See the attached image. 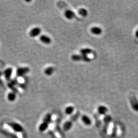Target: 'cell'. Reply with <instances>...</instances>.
<instances>
[{"label":"cell","instance_id":"5","mask_svg":"<svg viewBox=\"0 0 138 138\" xmlns=\"http://www.w3.org/2000/svg\"><path fill=\"white\" fill-rule=\"evenodd\" d=\"M41 29L39 27H34L30 31L29 35L32 38H35L41 34Z\"/></svg>","mask_w":138,"mask_h":138},{"label":"cell","instance_id":"3","mask_svg":"<svg viewBox=\"0 0 138 138\" xmlns=\"http://www.w3.org/2000/svg\"><path fill=\"white\" fill-rule=\"evenodd\" d=\"M13 130L15 133H21L23 130V128L21 126L15 122H9L7 124Z\"/></svg>","mask_w":138,"mask_h":138},{"label":"cell","instance_id":"17","mask_svg":"<svg viewBox=\"0 0 138 138\" xmlns=\"http://www.w3.org/2000/svg\"><path fill=\"white\" fill-rule=\"evenodd\" d=\"M71 59L74 61H79L82 60V55L81 54H74L72 55Z\"/></svg>","mask_w":138,"mask_h":138},{"label":"cell","instance_id":"11","mask_svg":"<svg viewBox=\"0 0 138 138\" xmlns=\"http://www.w3.org/2000/svg\"><path fill=\"white\" fill-rule=\"evenodd\" d=\"M82 121L86 125H90L92 124L91 119L86 115H84L82 117Z\"/></svg>","mask_w":138,"mask_h":138},{"label":"cell","instance_id":"15","mask_svg":"<svg viewBox=\"0 0 138 138\" xmlns=\"http://www.w3.org/2000/svg\"><path fill=\"white\" fill-rule=\"evenodd\" d=\"M92 52L93 51H92V49L90 48H84V49H81V50H80V52L81 55H87V56H88V54L92 53Z\"/></svg>","mask_w":138,"mask_h":138},{"label":"cell","instance_id":"10","mask_svg":"<svg viewBox=\"0 0 138 138\" xmlns=\"http://www.w3.org/2000/svg\"><path fill=\"white\" fill-rule=\"evenodd\" d=\"M107 108L103 105H100L98 108V112L99 114L101 115H103L106 114V113L107 112Z\"/></svg>","mask_w":138,"mask_h":138},{"label":"cell","instance_id":"16","mask_svg":"<svg viewBox=\"0 0 138 138\" xmlns=\"http://www.w3.org/2000/svg\"><path fill=\"white\" fill-rule=\"evenodd\" d=\"M17 98V95L16 93H14L13 92H10L8 94L7 96V98L9 101H14L15 99H16Z\"/></svg>","mask_w":138,"mask_h":138},{"label":"cell","instance_id":"21","mask_svg":"<svg viewBox=\"0 0 138 138\" xmlns=\"http://www.w3.org/2000/svg\"><path fill=\"white\" fill-rule=\"evenodd\" d=\"M74 110V108L72 106H69L67 107L66 109L65 112L67 115H71L73 113Z\"/></svg>","mask_w":138,"mask_h":138},{"label":"cell","instance_id":"6","mask_svg":"<svg viewBox=\"0 0 138 138\" xmlns=\"http://www.w3.org/2000/svg\"><path fill=\"white\" fill-rule=\"evenodd\" d=\"M39 40L41 42L46 45L50 44L51 42V39L46 35H42L40 36Z\"/></svg>","mask_w":138,"mask_h":138},{"label":"cell","instance_id":"19","mask_svg":"<svg viewBox=\"0 0 138 138\" xmlns=\"http://www.w3.org/2000/svg\"><path fill=\"white\" fill-rule=\"evenodd\" d=\"M3 128H4V130L7 131L8 133L9 134H15V132L12 130V129L11 128L10 126H9L8 125V124H5L4 125V127H3Z\"/></svg>","mask_w":138,"mask_h":138},{"label":"cell","instance_id":"13","mask_svg":"<svg viewBox=\"0 0 138 138\" xmlns=\"http://www.w3.org/2000/svg\"><path fill=\"white\" fill-rule=\"evenodd\" d=\"M49 124L45 122H43L42 123L39 125V130L41 132H44L49 127Z\"/></svg>","mask_w":138,"mask_h":138},{"label":"cell","instance_id":"18","mask_svg":"<svg viewBox=\"0 0 138 138\" xmlns=\"http://www.w3.org/2000/svg\"><path fill=\"white\" fill-rule=\"evenodd\" d=\"M78 13L82 17H86L88 15V11L85 8H80L78 10Z\"/></svg>","mask_w":138,"mask_h":138},{"label":"cell","instance_id":"24","mask_svg":"<svg viewBox=\"0 0 138 138\" xmlns=\"http://www.w3.org/2000/svg\"><path fill=\"white\" fill-rule=\"evenodd\" d=\"M15 134H16V137L17 138H23L22 134H21V133H16Z\"/></svg>","mask_w":138,"mask_h":138},{"label":"cell","instance_id":"4","mask_svg":"<svg viewBox=\"0 0 138 138\" xmlns=\"http://www.w3.org/2000/svg\"><path fill=\"white\" fill-rule=\"evenodd\" d=\"M30 69L28 67H21L17 71V75L18 77H23L29 73Z\"/></svg>","mask_w":138,"mask_h":138},{"label":"cell","instance_id":"14","mask_svg":"<svg viewBox=\"0 0 138 138\" xmlns=\"http://www.w3.org/2000/svg\"><path fill=\"white\" fill-rule=\"evenodd\" d=\"M54 72V68L52 67H49L46 68L45 70V73L46 75L51 76L53 74Z\"/></svg>","mask_w":138,"mask_h":138},{"label":"cell","instance_id":"23","mask_svg":"<svg viewBox=\"0 0 138 138\" xmlns=\"http://www.w3.org/2000/svg\"><path fill=\"white\" fill-rule=\"evenodd\" d=\"M79 116H80V113H79V112H76L74 115H73L71 117V121L72 122V121H76L78 119V118H79Z\"/></svg>","mask_w":138,"mask_h":138},{"label":"cell","instance_id":"12","mask_svg":"<svg viewBox=\"0 0 138 138\" xmlns=\"http://www.w3.org/2000/svg\"><path fill=\"white\" fill-rule=\"evenodd\" d=\"M73 123L71 121H68L64 123L63 125V130L65 131H68L72 128Z\"/></svg>","mask_w":138,"mask_h":138},{"label":"cell","instance_id":"1","mask_svg":"<svg viewBox=\"0 0 138 138\" xmlns=\"http://www.w3.org/2000/svg\"><path fill=\"white\" fill-rule=\"evenodd\" d=\"M130 101L132 108L136 112H138V100L137 97L134 95L130 96Z\"/></svg>","mask_w":138,"mask_h":138},{"label":"cell","instance_id":"20","mask_svg":"<svg viewBox=\"0 0 138 138\" xmlns=\"http://www.w3.org/2000/svg\"><path fill=\"white\" fill-rule=\"evenodd\" d=\"M52 120V116L50 113H48L46 115L44 119V121L43 122H45L46 123H47L48 124H50Z\"/></svg>","mask_w":138,"mask_h":138},{"label":"cell","instance_id":"25","mask_svg":"<svg viewBox=\"0 0 138 138\" xmlns=\"http://www.w3.org/2000/svg\"><path fill=\"white\" fill-rule=\"evenodd\" d=\"M136 36L137 37V38H138V29L136 31Z\"/></svg>","mask_w":138,"mask_h":138},{"label":"cell","instance_id":"8","mask_svg":"<svg viewBox=\"0 0 138 138\" xmlns=\"http://www.w3.org/2000/svg\"><path fill=\"white\" fill-rule=\"evenodd\" d=\"M12 72H13V70L11 67H8L4 71V74L6 80H10L12 75Z\"/></svg>","mask_w":138,"mask_h":138},{"label":"cell","instance_id":"9","mask_svg":"<svg viewBox=\"0 0 138 138\" xmlns=\"http://www.w3.org/2000/svg\"><path fill=\"white\" fill-rule=\"evenodd\" d=\"M91 32L95 35H100L102 33V30L100 27H93L91 29Z\"/></svg>","mask_w":138,"mask_h":138},{"label":"cell","instance_id":"2","mask_svg":"<svg viewBox=\"0 0 138 138\" xmlns=\"http://www.w3.org/2000/svg\"><path fill=\"white\" fill-rule=\"evenodd\" d=\"M112 120V117L110 115H105L103 118L104 125L103 127V131L104 133H106L108 130L109 125Z\"/></svg>","mask_w":138,"mask_h":138},{"label":"cell","instance_id":"7","mask_svg":"<svg viewBox=\"0 0 138 138\" xmlns=\"http://www.w3.org/2000/svg\"><path fill=\"white\" fill-rule=\"evenodd\" d=\"M64 16L68 20H72L75 17L74 12L71 10H67L64 12Z\"/></svg>","mask_w":138,"mask_h":138},{"label":"cell","instance_id":"22","mask_svg":"<svg viewBox=\"0 0 138 138\" xmlns=\"http://www.w3.org/2000/svg\"><path fill=\"white\" fill-rule=\"evenodd\" d=\"M94 117L95 118V120H96V126L98 127H99L101 125V122L100 120L99 116H98V115L96 114V113H95L94 115Z\"/></svg>","mask_w":138,"mask_h":138}]
</instances>
